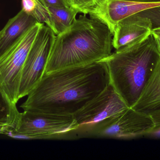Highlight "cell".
Here are the masks:
<instances>
[{
	"label": "cell",
	"mask_w": 160,
	"mask_h": 160,
	"mask_svg": "<svg viewBox=\"0 0 160 160\" xmlns=\"http://www.w3.org/2000/svg\"><path fill=\"white\" fill-rule=\"evenodd\" d=\"M110 84L103 61L44 74L20 106L23 111L73 116Z\"/></svg>",
	"instance_id": "cell-1"
},
{
	"label": "cell",
	"mask_w": 160,
	"mask_h": 160,
	"mask_svg": "<svg viewBox=\"0 0 160 160\" xmlns=\"http://www.w3.org/2000/svg\"><path fill=\"white\" fill-rule=\"evenodd\" d=\"M112 34L97 18L81 15L55 36L44 74L99 62L112 54Z\"/></svg>",
	"instance_id": "cell-2"
},
{
	"label": "cell",
	"mask_w": 160,
	"mask_h": 160,
	"mask_svg": "<svg viewBox=\"0 0 160 160\" xmlns=\"http://www.w3.org/2000/svg\"><path fill=\"white\" fill-rule=\"evenodd\" d=\"M160 60L159 47L151 34L139 43L116 49L101 61L107 65L110 84L131 108L137 101Z\"/></svg>",
	"instance_id": "cell-3"
},
{
	"label": "cell",
	"mask_w": 160,
	"mask_h": 160,
	"mask_svg": "<svg viewBox=\"0 0 160 160\" xmlns=\"http://www.w3.org/2000/svg\"><path fill=\"white\" fill-rule=\"evenodd\" d=\"M78 128L73 116L23 111L14 129L4 134L14 139L37 140L70 134Z\"/></svg>",
	"instance_id": "cell-4"
},
{
	"label": "cell",
	"mask_w": 160,
	"mask_h": 160,
	"mask_svg": "<svg viewBox=\"0 0 160 160\" xmlns=\"http://www.w3.org/2000/svg\"><path fill=\"white\" fill-rule=\"evenodd\" d=\"M155 128L151 117L129 108L78 132L83 136L126 139L153 133Z\"/></svg>",
	"instance_id": "cell-5"
},
{
	"label": "cell",
	"mask_w": 160,
	"mask_h": 160,
	"mask_svg": "<svg viewBox=\"0 0 160 160\" xmlns=\"http://www.w3.org/2000/svg\"><path fill=\"white\" fill-rule=\"evenodd\" d=\"M43 23H37L0 58V86L11 101L17 103L22 68Z\"/></svg>",
	"instance_id": "cell-6"
},
{
	"label": "cell",
	"mask_w": 160,
	"mask_h": 160,
	"mask_svg": "<svg viewBox=\"0 0 160 160\" xmlns=\"http://www.w3.org/2000/svg\"><path fill=\"white\" fill-rule=\"evenodd\" d=\"M55 34L42 23L22 68L19 88V99L28 95L44 74Z\"/></svg>",
	"instance_id": "cell-7"
},
{
	"label": "cell",
	"mask_w": 160,
	"mask_h": 160,
	"mask_svg": "<svg viewBox=\"0 0 160 160\" xmlns=\"http://www.w3.org/2000/svg\"><path fill=\"white\" fill-rule=\"evenodd\" d=\"M128 108L129 107L110 84L102 92L73 115L78 126V128L74 132L84 130L123 112Z\"/></svg>",
	"instance_id": "cell-8"
},
{
	"label": "cell",
	"mask_w": 160,
	"mask_h": 160,
	"mask_svg": "<svg viewBox=\"0 0 160 160\" xmlns=\"http://www.w3.org/2000/svg\"><path fill=\"white\" fill-rule=\"evenodd\" d=\"M152 31L149 19L136 14L132 15L117 24L112 34V47L118 49L139 43L149 36Z\"/></svg>",
	"instance_id": "cell-9"
},
{
	"label": "cell",
	"mask_w": 160,
	"mask_h": 160,
	"mask_svg": "<svg viewBox=\"0 0 160 160\" xmlns=\"http://www.w3.org/2000/svg\"><path fill=\"white\" fill-rule=\"evenodd\" d=\"M131 108L151 117L155 125L153 133H160V60L137 101Z\"/></svg>",
	"instance_id": "cell-10"
},
{
	"label": "cell",
	"mask_w": 160,
	"mask_h": 160,
	"mask_svg": "<svg viewBox=\"0 0 160 160\" xmlns=\"http://www.w3.org/2000/svg\"><path fill=\"white\" fill-rule=\"evenodd\" d=\"M37 23L33 17L22 9L10 19L0 31V58L14 47Z\"/></svg>",
	"instance_id": "cell-11"
},
{
	"label": "cell",
	"mask_w": 160,
	"mask_h": 160,
	"mask_svg": "<svg viewBox=\"0 0 160 160\" xmlns=\"http://www.w3.org/2000/svg\"><path fill=\"white\" fill-rule=\"evenodd\" d=\"M50 22L48 27L55 34H62L67 30L76 19L79 11L72 7H50Z\"/></svg>",
	"instance_id": "cell-12"
},
{
	"label": "cell",
	"mask_w": 160,
	"mask_h": 160,
	"mask_svg": "<svg viewBox=\"0 0 160 160\" xmlns=\"http://www.w3.org/2000/svg\"><path fill=\"white\" fill-rule=\"evenodd\" d=\"M20 113L0 86V134L15 128Z\"/></svg>",
	"instance_id": "cell-13"
},
{
	"label": "cell",
	"mask_w": 160,
	"mask_h": 160,
	"mask_svg": "<svg viewBox=\"0 0 160 160\" xmlns=\"http://www.w3.org/2000/svg\"><path fill=\"white\" fill-rule=\"evenodd\" d=\"M22 10L33 17L38 22L45 23L48 26L50 15L48 8L40 0H22Z\"/></svg>",
	"instance_id": "cell-14"
},
{
	"label": "cell",
	"mask_w": 160,
	"mask_h": 160,
	"mask_svg": "<svg viewBox=\"0 0 160 160\" xmlns=\"http://www.w3.org/2000/svg\"><path fill=\"white\" fill-rule=\"evenodd\" d=\"M136 14L149 19L152 30L160 28V6L145 9Z\"/></svg>",
	"instance_id": "cell-15"
},
{
	"label": "cell",
	"mask_w": 160,
	"mask_h": 160,
	"mask_svg": "<svg viewBox=\"0 0 160 160\" xmlns=\"http://www.w3.org/2000/svg\"><path fill=\"white\" fill-rule=\"evenodd\" d=\"M99 0H68L70 5L73 8L78 10L79 13L84 15L88 14V12L94 7Z\"/></svg>",
	"instance_id": "cell-16"
},
{
	"label": "cell",
	"mask_w": 160,
	"mask_h": 160,
	"mask_svg": "<svg viewBox=\"0 0 160 160\" xmlns=\"http://www.w3.org/2000/svg\"><path fill=\"white\" fill-rule=\"evenodd\" d=\"M41 3L47 7H70L68 0H40Z\"/></svg>",
	"instance_id": "cell-17"
},
{
	"label": "cell",
	"mask_w": 160,
	"mask_h": 160,
	"mask_svg": "<svg viewBox=\"0 0 160 160\" xmlns=\"http://www.w3.org/2000/svg\"><path fill=\"white\" fill-rule=\"evenodd\" d=\"M151 34H152L153 36L156 39L160 49V28H158V29L152 30Z\"/></svg>",
	"instance_id": "cell-18"
},
{
	"label": "cell",
	"mask_w": 160,
	"mask_h": 160,
	"mask_svg": "<svg viewBox=\"0 0 160 160\" xmlns=\"http://www.w3.org/2000/svg\"><path fill=\"white\" fill-rule=\"evenodd\" d=\"M130 2H139L144 3H160V0H123Z\"/></svg>",
	"instance_id": "cell-19"
}]
</instances>
